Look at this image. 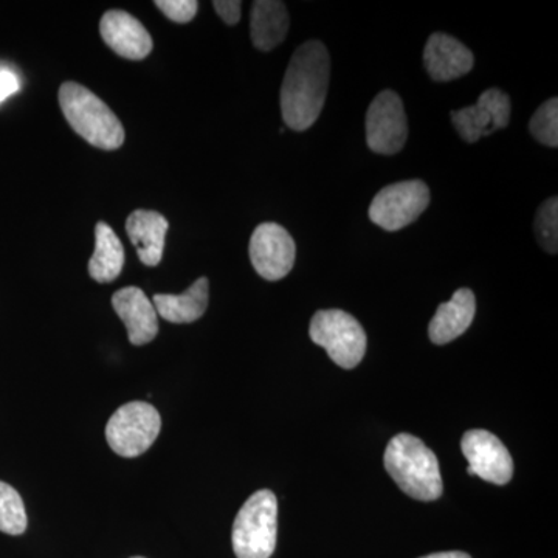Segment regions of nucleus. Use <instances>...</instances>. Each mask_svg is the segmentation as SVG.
I'll return each instance as SVG.
<instances>
[{
	"label": "nucleus",
	"mask_w": 558,
	"mask_h": 558,
	"mask_svg": "<svg viewBox=\"0 0 558 558\" xmlns=\"http://www.w3.org/2000/svg\"><path fill=\"white\" fill-rule=\"evenodd\" d=\"M330 78V58L325 44L310 40L296 49L281 86V112L292 131L314 126L325 106Z\"/></svg>",
	"instance_id": "obj_1"
},
{
	"label": "nucleus",
	"mask_w": 558,
	"mask_h": 558,
	"mask_svg": "<svg viewBox=\"0 0 558 558\" xmlns=\"http://www.w3.org/2000/svg\"><path fill=\"white\" fill-rule=\"evenodd\" d=\"M385 469L403 494L418 501L442 497V476L438 458L416 436L400 433L385 450Z\"/></svg>",
	"instance_id": "obj_2"
},
{
	"label": "nucleus",
	"mask_w": 558,
	"mask_h": 558,
	"mask_svg": "<svg viewBox=\"0 0 558 558\" xmlns=\"http://www.w3.org/2000/svg\"><path fill=\"white\" fill-rule=\"evenodd\" d=\"M60 106L72 130L95 148L116 150L123 145V124L94 92L68 81L60 89Z\"/></svg>",
	"instance_id": "obj_3"
},
{
	"label": "nucleus",
	"mask_w": 558,
	"mask_h": 558,
	"mask_svg": "<svg viewBox=\"0 0 558 558\" xmlns=\"http://www.w3.org/2000/svg\"><path fill=\"white\" fill-rule=\"evenodd\" d=\"M278 499L258 490L245 501L234 520L231 543L238 558H270L277 548Z\"/></svg>",
	"instance_id": "obj_4"
},
{
	"label": "nucleus",
	"mask_w": 558,
	"mask_h": 558,
	"mask_svg": "<svg viewBox=\"0 0 558 558\" xmlns=\"http://www.w3.org/2000/svg\"><path fill=\"white\" fill-rule=\"evenodd\" d=\"M310 336L318 347L325 348L330 360L344 369H352L365 357V329L348 312L318 311L311 322Z\"/></svg>",
	"instance_id": "obj_5"
},
{
	"label": "nucleus",
	"mask_w": 558,
	"mask_h": 558,
	"mask_svg": "<svg viewBox=\"0 0 558 558\" xmlns=\"http://www.w3.org/2000/svg\"><path fill=\"white\" fill-rule=\"evenodd\" d=\"M159 411L146 402H130L120 407L106 425V439L119 457L137 458L159 438Z\"/></svg>",
	"instance_id": "obj_6"
},
{
	"label": "nucleus",
	"mask_w": 558,
	"mask_h": 558,
	"mask_svg": "<svg viewBox=\"0 0 558 558\" xmlns=\"http://www.w3.org/2000/svg\"><path fill=\"white\" fill-rule=\"evenodd\" d=\"M429 190L422 180H405L380 190L371 202L369 219L387 231L410 226L427 209Z\"/></svg>",
	"instance_id": "obj_7"
},
{
	"label": "nucleus",
	"mask_w": 558,
	"mask_h": 558,
	"mask_svg": "<svg viewBox=\"0 0 558 558\" xmlns=\"http://www.w3.org/2000/svg\"><path fill=\"white\" fill-rule=\"evenodd\" d=\"M409 137L403 101L396 92L384 90L371 102L366 112V143L369 149L384 156H395Z\"/></svg>",
	"instance_id": "obj_8"
},
{
	"label": "nucleus",
	"mask_w": 558,
	"mask_h": 558,
	"mask_svg": "<svg viewBox=\"0 0 558 558\" xmlns=\"http://www.w3.org/2000/svg\"><path fill=\"white\" fill-rule=\"evenodd\" d=\"M250 260L256 274L267 281L288 277L295 264V241L284 227L275 222L260 223L250 240Z\"/></svg>",
	"instance_id": "obj_9"
},
{
	"label": "nucleus",
	"mask_w": 558,
	"mask_h": 558,
	"mask_svg": "<svg viewBox=\"0 0 558 558\" xmlns=\"http://www.w3.org/2000/svg\"><path fill=\"white\" fill-rule=\"evenodd\" d=\"M462 453L469 468L487 483L505 486L513 476V461L509 450L487 429H470L462 436Z\"/></svg>",
	"instance_id": "obj_10"
},
{
	"label": "nucleus",
	"mask_w": 558,
	"mask_h": 558,
	"mask_svg": "<svg viewBox=\"0 0 558 558\" xmlns=\"http://www.w3.org/2000/svg\"><path fill=\"white\" fill-rule=\"evenodd\" d=\"M510 112L512 102L508 94L499 89H488L481 94L475 106L451 112V123L462 140L475 143L508 126Z\"/></svg>",
	"instance_id": "obj_11"
},
{
	"label": "nucleus",
	"mask_w": 558,
	"mask_h": 558,
	"mask_svg": "<svg viewBox=\"0 0 558 558\" xmlns=\"http://www.w3.org/2000/svg\"><path fill=\"white\" fill-rule=\"evenodd\" d=\"M100 35L109 49L126 60H145L154 49L153 38L145 25L126 11H108L101 17Z\"/></svg>",
	"instance_id": "obj_12"
},
{
	"label": "nucleus",
	"mask_w": 558,
	"mask_h": 558,
	"mask_svg": "<svg viewBox=\"0 0 558 558\" xmlns=\"http://www.w3.org/2000/svg\"><path fill=\"white\" fill-rule=\"evenodd\" d=\"M112 307L128 330L134 347H143L159 333V315L142 289L124 288L113 293Z\"/></svg>",
	"instance_id": "obj_13"
},
{
	"label": "nucleus",
	"mask_w": 558,
	"mask_h": 558,
	"mask_svg": "<svg viewBox=\"0 0 558 558\" xmlns=\"http://www.w3.org/2000/svg\"><path fill=\"white\" fill-rule=\"evenodd\" d=\"M424 64L433 80L447 83L468 75L475 58L461 40L446 33H433L425 44Z\"/></svg>",
	"instance_id": "obj_14"
},
{
	"label": "nucleus",
	"mask_w": 558,
	"mask_h": 558,
	"mask_svg": "<svg viewBox=\"0 0 558 558\" xmlns=\"http://www.w3.org/2000/svg\"><path fill=\"white\" fill-rule=\"evenodd\" d=\"M168 220L153 209H137L126 220L128 236L145 266H159L165 252Z\"/></svg>",
	"instance_id": "obj_15"
},
{
	"label": "nucleus",
	"mask_w": 558,
	"mask_h": 558,
	"mask_svg": "<svg viewBox=\"0 0 558 558\" xmlns=\"http://www.w3.org/2000/svg\"><path fill=\"white\" fill-rule=\"evenodd\" d=\"M476 314V300L470 289H459L450 301L439 304L428 326L429 340L447 344L461 337L472 325Z\"/></svg>",
	"instance_id": "obj_16"
},
{
	"label": "nucleus",
	"mask_w": 558,
	"mask_h": 558,
	"mask_svg": "<svg viewBox=\"0 0 558 558\" xmlns=\"http://www.w3.org/2000/svg\"><path fill=\"white\" fill-rule=\"evenodd\" d=\"M289 13L278 0H258L250 14V36L253 46L260 51H270L286 39L289 33Z\"/></svg>",
	"instance_id": "obj_17"
},
{
	"label": "nucleus",
	"mask_w": 558,
	"mask_h": 558,
	"mask_svg": "<svg viewBox=\"0 0 558 558\" xmlns=\"http://www.w3.org/2000/svg\"><path fill=\"white\" fill-rule=\"evenodd\" d=\"M209 284L207 278H199L182 295L159 293L154 295L157 315L174 325L197 322L208 307Z\"/></svg>",
	"instance_id": "obj_18"
},
{
	"label": "nucleus",
	"mask_w": 558,
	"mask_h": 558,
	"mask_svg": "<svg viewBox=\"0 0 558 558\" xmlns=\"http://www.w3.org/2000/svg\"><path fill=\"white\" fill-rule=\"evenodd\" d=\"M124 267L123 244L108 223L95 227V250L89 260V275L97 282H112Z\"/></svg>",
	"instance_id": "obj_19"
},
{
	"label": "nucleus",
	"mask_w": 558,
	"mask_h": 558,
	"mask_svg": "<svg viewBox=\"0 0 558 558\" xmlns=\"http://www.w3.org/2000/svg\"><path fill=\"white\" fill-rule=\"evenodd\" d=\"M27 512L20 492L0 481V532L22 535L27 529Z\"/></svg>",
	"instance_id": "obj_20"
},
{
	"label": "nucleus",
	"mask_w": 558,
	"mask_h": 558,
	"mask_svg": "<svg viewBox=\"0 0 558 558\" xmlns=\"http://www.w3.org/2000/svg\"><path fill=\"white\" fill-rule=\"evenodd\" d=\"M529 131L534 135V138L542 145L549 146V148H557L558 146V100L550 98V100L543 102L537 109V112L532 116L531 123H529Z\"/></svg>",
	"instance_id": "obj_21"
},
{
	"label": "nucleus",
	"mask_w": 558,
	"mask_h": 558,
	"mask_svg": "<svg viewBox=\"0 0 558 558\" xmlns=\"http://www.w3.org/2000/svg\"><path fill=\"white\" fill-rule=\"evenodd\" d=\"M535 236L550 255H556L558 250V201L557 197L543 202L535 216Z\"/></svg>",
	"instance_id": "obj_22"
},
{
	"label": "nucleus",
	"mask_w": 558,
	"mask_h": 558,
	"mask_svg": "<svg viewBox=\"0 0 558 558\" xmlns=\"http://www.w3.org/2000/svg\"><path fill=\"white\" fill-rule=\"evenodd\" d=\"M156 7L172 22L189 24L196 17L199 3L196 0H156Z\"/></svg>",
	"instance_id": "obj_23"
},
{
	"label": "nucleus",
	"mask_w": 558,
	"mask_h": 558,
	"mask_svg": "<svg viewBox=\"0 0 558 558\" xmlns=\"http://www.w3.org/2000/svg\"><path fill=\"white\" fill-rule=\"evenodd\" d=\"M213 7L227 25H236L240 22L242 7L240 0H216Z\"/></svg>",
	"instance_id": "obj_24"
},
{
	"label": "nucleus",
	"mask_w": 558,
	"mask_h": 558,
	"mask_svg": "<svg viewBox=\"0 0 558 558\" xmlns=\"http://www.w3.org/2000/svg\"><path fill=\"white\" fill-rule=\"evenodd\" d=\"M20 90V78L10 70H0V102Z\"/></svg>",
	"instance_id": "obj_25"
},
{
	"label": "nucleus",
	"mask_w": 558,
	"mask_h": 558,
	"mask_svg": "<svg viewBox=\"0 0 558 558\" xmlns=\"http://www.w3.org/2000/svg\"><path fill=\"white\" fill-rule=\"evenodd\" d=\"M421 558H472L469 554L459 553V550H450V553H438L432 554V556H425Z\"/></svg>",
	"instance_id": "obj_26"
},
{
	"label": "nucleus",
	"mask_w": 558,
	"mask_h": 558,
	"mask_svg": "<svg viewBox=\"0 0 558 558\" xmlns=\"http://www.w3.org/2000/svg\"><path fill=\"white\" fill-rule=\"evenodd\" d=\"M132 558H145V557H132Z\"/></svg>",
	"instance_id": "obj_27"
}]
</instances>
